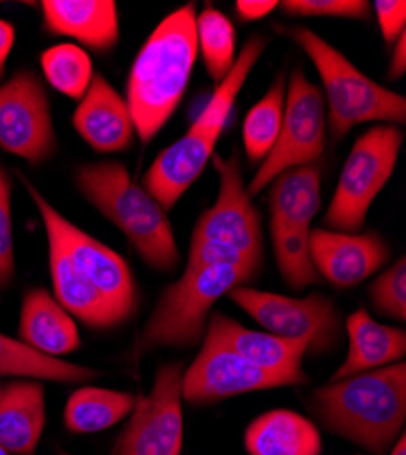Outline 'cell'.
I'll return each mask as SVG.
<instances>
[{"label":"cell","mask_w":406,"mask_h":455,"mask_svg":"<svg viewBox=\"0 0 406 455\" xmlns=\"http://www.w3.org/2000/svg\"><path fill=\"white\" fill-rule=\"evenodd\" d=\"M197 10L170 13L139 50L126 83V102L142 144L166 126L188 90L197 60Z\"/></svg>","instance_id":"obj_1"},{"label":"cell","mask_w":406,"mask_h":455,"mask_svg":"<svg viewBox=\"0 0 406 455\" xmlns=\"http://www.w3.org/2000/svg\"><path fill=\"white\" fill-rule=\"evenodd\" d=\"M306 404L328 432L372 455H386L404 434L406 364L401 361L330 381L315 388Z\"/></svg>","instance_id":"obj_2"},{"label":"cell","mask_w":406,"mask_h":455,"mask_svg":"<svg viewBox=\"0 0 406 455\" xmlns=\"http://www.w3.org/2000/svg\"><path fill=\"white\" fill-rule=\"evenodd\" d=\"M268 41L263 35H253L243 46L228 77L217 84L210 102L201 111L192 128L177 142L163 149L150 170L144 175V189L168 213L187 189L201 177L208 161L213 157L215 144L223 133L239 92L250 71L259 60Z\"/></svg>","instance_id":"obj_3"},{"label":"cell","mask_w":406,"mask_h":455,"mask_svg":"<svg viewBox=\"0 0 406 455\" xmlns=\"http://www.w3.org/2000/svg\"><path fill=\"white\" fill-rule=\"evenodd\" d=\"M76 182L86 201L119 228L147 267L173 272L180 253L168 213L131 179L124 164H84L77 170Z\"/></svg>","instance_id":"obj_4"},{"label":"cell","mask_w":406,"mask_h":455,"mask_svg":"<svg viewBox=\"0 0 406 455\" xmlns=\"http://www.w3.org/2000/svg\"><path fill=\"white\" fill-rule=\"evenodd\" d=\"M288 35L312 59L319 73L331 142L343 140L352 128L364 123L404 124L406 99L402 95L366 77L338 48L310 28H291Z\"/></svg>","instance_id":"obj_5"},{"label":"cell","mask_w":406,"mask_h":455,"mask_svg":"<svg viewBox=\"0 0 406 455\" xmlns=\"http://www.w3.org/2000/svg\"><path fill=\"white\" fill-rule=\"evenodd\" d=\"M257 274L243 267L211 264L187 268L166 286L139 337V354L166 347H192L206 333V319L215 302Z\"/></svg>","instance_id":"obj_6"},{"label":"cell","mask_w":406,"mask_h":455,"mask_svg":"<svg viewBox=\"0 0 406 455\" xmlns=\"http://www.w3.org/2000/svg\"><path fill=\"white\" fill-rule=\"evenodd\" d=\"M401 146L402 132L395 124L374 126L355 140L324 213L326 228L341 234L361 230L368 210L395 170Z\"/></svg>","instance_id":"obj_7"},{"label":"cell","mask_w":406,"mask_h":455,"mask_svg":"<svg viewBox=\"0 0 406 455\" xmlns=\"http://www.w3.org/2000/svg\"><path fill=\"white\" fill-rule=\"evenodd\" d=\"M326 128V104L321 90L306 79L301 68H295L286 88L277 142L250 180L248 196H259L277 175L290 168L317 163L324 154Z\"/></svg>","instance_id":"obj_8"},{"label":"cell","mask_w":406,"mask_h":455,"mask_svg":"<svg viewBox=\"0 0 406 455\" xmlns=\"http://www.w3.org/2000/svg\"><path fill=\"white\" fill-rule=\"evenodd\" d=\"M228 297L268 333L301 340L306 345V354L312 355L334 348L345 328L336 300L324 293H310L299 299L244 284L230 290Z\"/></svg>","instance_id":"obj_9"},{"label":"cell","mask_w":406,"mask_h":455,"mask_svg":"<svg viewBox=\"0 0 406 455\" xmlns=\"http://www.w3.org/2000/svg\"><path fill=\"white\" fill-rule=\"evenodd\" d=\"M20 179L28 196L39 210L43 222L50 224L59 234L81 275L102 297L121 324L128 321L137 310V288L128 262L117 251L60 215L24 175H20Z\"/></svg>","instance_id":"obj_10"},{"label":"cell","mask_w":406,"mask_h":455,"mask_svg":"<svg viewBox=\"0 0 406 455\" xmlns=\"http://www.w3.org/2000/svg\"><path fill=\"white\" fill-rule=\"evenodd\" d=\"M211 159L219 175V196L215 204L199 217L190 244L234 250L261 270L265 259L261 215L246 192L241 157L234 149L228 159L215 154Z\"/></svg>","instance_id":"obj_11"},{"label":"cell","mask_w":406,"mask_h":455,"mask_svg":"<svg viewBox=\"0 0 406 455\" xmlns=\"http://www.w3.org/2000/svg\"><path fill=\"white\" fill-rule=\"evenodd\" d=\"M57 146L50 97L33 71L22 69L0 86V148L39 166Z\"/></svg>","instance_id":"obj_12"},{"label":"cell","mask_w":406,"mask_h":455,"mask_svg":"<svg viewBox=\"0 0 406 455\" xmlns=\"http://www.w3.org/2000/svg\"><path fill=\"white\" fill-rule=\"evenodd\" d=\"M182 375L180 363L163 364L152 392L139 397L115 455H180L182 450Z\"/></svg>","instance_id":"obj_13"},{"label":"cell","mask_w":406,"mask_h":455,"mask_svg":"<svg viewBox=\"0 0 406 455\" xmlns=\"http://www.w3.org/2000/svg\"><path fill=\"white\" fill-rule=\"evenodd\" d=\"M288 387L281 377L248 363L204 333V343L182 375V401L211 404L246 392Z\"/></svg>","instance_id":"obj_14"},{"label":"cell","mask_w":406,"mask_h":455,"mask_svg":"<svg viewBox=\"0 0 406 455\" xmlns=\"http://www.w3.org/2000/svg\"><path fill=\"white\" fill-rule=\"evenodd\" d=\"M310 255L319 277L336 288H354L379 272L390 259V248L378 234H341L310 230Z\"/></svg>","instance_id":"obj_15"},{"label":"cell","mask_w":406,"mask_h":455,"mask_svg":"<svg viewBox=\"0 0 406 455\" xmlns=\"http://www.w3.org/2000/svg\"><path fill=\"white\" fill-rule=\"evenodd\" d=\"M206 326V335L213 337L217 343L225 345L257 368L281 377L288 387L310 383V377L303 370L306 345L301 340L250 330L223 314H213Z\"/></svg>","instance_id":"obj_16"},{"label":"cell","mask_w":406,"mask_h":455,"mask_svg":"<svg viewBox=\"0 0 406 455\" xmlns=\"http://www.w3.org/2000/svg\"><path fill=\"white\" fill-rule=\"evenodd\" d=\"M73 128L99 154H119L133 142V119L126 99L102 75H95L73 113Z\"/></svg>","instance_id":"obj_17"},{"label":"cell","mask_w":406,"mask_h":455,"mask_svg":"<svg viewBox=\"0 0 406 455\" xmlns=\"http://www.w3.org/2000/svg\"><path fill=\"white\" fill-rule=\"evenodd\" d=\"M44 28L106 53L119 43V13L114 0H44Z\"/></svg>","instance_id":"obj_18"},{"label":"cell","mask_w":406,"mask_h":455,"mask_svg":"<svg viewBox=\"0 0 406 455\" xmlns=\"http://www.w3.org/2000/svg\"><path fill=\"white\" fill-rule=\"evenodd\" d=\"M19 340L39 354L57 359L81 347L76 319L44 288L28 290L22 299Z\"/></svg>","instance_id":"obj_19"},{"label":"cell","mask_w":406,"mask_h":455,"mask_svg":"<svg viewBox=\"0 0 406 455\" xmlns=\"http://www.w3.org/2000/svg\"><path fill=\"white\" fill-rule=\"evenodd\" d=\"M46 427V392L36 379L12 381L0 394V446L33 455Z\"/></svg>","instance_id":"obj_20"},{"label":"cell","mask_w":406,"mask_h":455,"mask_svg":"<svg viewBox=\"0 0 406 455\" xmlns=\"http://www.w3.org/2000/svg\"><path fill=\"white\" fill-rule=\"evenodd\" d=\"M44 228L48 235L53 297L57 299L59 305L71 317H77L90 328L107 330L119 326V319L107 308V305L93 290V286L81 275L76 264H73L59 234L50 224H44Z\"/></svg>","instance_id":"obj_21"},{"label":"cell","mask_w":406,"mask_h":455,"mask_svg":"<svg viewBox=\"0 0 406 455\" xmlns=\"http://www.w3.org/2000/svg\"><path fill=\"white\" fill-rule=\"evenodd\" d=\"M345 328L348 333V354L330 381L401 363L406 355L404 330L378 323L364 308L348 315Z\"/></svg>","instance_id":"obj_22"},{"label":"cell","mask_w":406,"mask_h":455,"mask_svg":"<svg viewBox=\"0 0 406 455\" xmlns=\"http://www.w3.org/2000/svg\"><path fill=\"white\" fill-rule=\"evenodd\" d=\"M244 448L250 455H321L319 428L293 410H270L248 425Z\"/></svg>","instance_id":"obj_23"},{"label":"cell","mask_w":406,"mask_h":455,"mask_svg":"<svg viewBox=\"0 0 406 455\" xmlns=\"http://www.w3.org/2000/svg\"><path fill=\"white\" fill-rule=\"evenodd\" d=\"M270 224L299 226L310 230L321 210V168L317 163L290 168L270 182Z\"/></svg>","instance_id":"obj_24"},{"label":"cell","mask_w":406,"mask_h":455,"mask_svg":"<svg viewBox=\"0 0 406 455\" xmlns=\"http://www.w3.org/2000/svg\"><path fill=\"white\" fill-rule=\"evenodd\" d=\"M137 397L97 387L73 392L64 408V425L71 434H97L112 428L130 417Z\"/></svg>","instance_id":"obj_25"},{"label":"cell","mask_w":406,"mask_h":455,"mask_svg":"<svg viewBox=\"0 0 406 455\" xmlns=\"http://www.w3.org/2000/svg\"><path fill=\"white\" fill-rule=\"evenodd\" d=\"M0 375L57 381L68 385H86L100 373L93 368L50 357L24 345L22 340L0 333Z\"/></svg>","instance_id":"obj_26"},{"label":"cell","mask_w":406,"mask_h":455,"mask_svg":"<svg viewBox=\"0 0 406 455\" xmlns=\"http://www.w3.org/2000/svg\"><path fill=\"white\" fill-rule=\"evenodd\" d=\"M284 100L286 79L284 73H279L267 95L257 102L244 117L243 142L250 161H265L274 149L283 124Z\"/></svg>","instance_id":"obj_27"},{"label":"cell","mask_w":406,"mask_h":455,"mask_svg":"<svg viewBox=\"0 0 406 455\" xmlns=\"http://www.w3.org/2000/svg\"><path fill=\"white\" fill-rule=\"evenodd\" d=\"M197 50L203 55L210 77L220 84L235 64L237 35L230 19L208 4L197 15Z\"/></svg>","instance_id":"obj_28"},{"label":"cell","mask_w":406,"mask_h":455,"mask_svg":"<svg viewBox=\"0 0 406 455\" xmlns=\"http://www.w3.org/2000/svg\"><path fill=\"white\" fill-rule=\"evenodd\" d=\"M270 235L279 274L291 290L301 291L319 283V274L310 255V230L299 226L270 224Z\"/></svg>","instance_id":"obj_29"},{"label":"cell","mask_w":406,"mask_h":455,"mask_svg":"<svg viewBox=\"0 0 406 455\" xmlns=\"http://www.w3.org/2000/svg\"><path fill=\"white\" fill-rule=\"evenodd\" d=\"M46 81L62 95L81 100L88 92L95 73L90 55L76 44H57L41 55Z\"/></svg>","instance_id":"obj_30"},{"label":"cell","mask_w":406,"mask_h":455,"mask_svg":"<svg viewBox=\"0 0 406 455\" xmlns=\"http://www.w3.org/2000/svg\"><path fill=\"white\" fill-rule=\"evenodd\" d=\"M370 300L374 308L397 321L406 319V259L399 257L372 284Z\"/></svg>","instance_id":"obj_31"},{"label":"cell","mask_w":406,"mask_h":455,"mask_svg":"<svg viewBox=\"0 0 406 455\" xmlns=\"http://www.w3.org/2000/svg\"><path fill=\"white\" fill-rule=\"evenodd\" d=\"M277 8L295 17H339L355 20H368L372 17V6L366 0H284Z\"/></svg>","instance_id":"obj_32"},{"label":"cell","mask_w":406,"mask_h":455,"mask_svg":"<svg viewBox=\"0 0 406 455\" xmlns=\"http://www.w3.org/2000/svg\"><path fill=\"white\" fill-rule=\"evenodd\" d=\"M15 275V250L12 226V180L0 166V290L6 288Z\"/></svg>","instance_id":"obj_33"},{"label":"cell","mask_w":406,"mask_h":455,"mask_svg":"<svg viewBox=\"0 0 406 455\" xmlns=\"http://www.w3.org/2000/svg\"><path fill=\"white\" fill-rule=\"evenodd\" d=\"M374 8L385 41L388 44H395V41L404 33L406 3L404 0H378Z\"/></svg>","instance_id":"obj_34"},{"label":"cell","mask_w":406,"mask_h":455,"mask_svg":"<svg viewBox=\"0 0 406 455\" xmlns=\"http://www.w3.org/2000/svg\"><path fill=\"white\" fill-rule=\"evenodd\" d=\"M277 6L275 0H237L235 13L243 22H253L270 15Z\"/></svg>","instance_id":"obj_35"},{"label":"cell","mask_w":406,"mask_h":455,"mask_svg":"<svg viewBox=\"0 0 406 455\" xmlns=\"http://www.w3.org/2000/svg\"><path fill=\"white\" fill-rule=\"evenodd\" d=\"M15 44V28L12 22L0 19V79L6 73V62Z\"/></svg>","instance_id":"obj_36"},{"label":"cell","mask_w":406,"mask_h":455,"mask_svg":"<svg viewBox=\"0 0 406 455\" xmlns=\"http://www.w3.org/2000/svg\"><path fill=\"white\" fill-rule=\"evenodd\" d=\"M404 71H406V35L402 33L395 41V48H394L390 68H388V79L397 81L402 77Z\"/></svg>","instance_id":"obj_37"},{"label":"cell","mask_w":406,"mask_h":455,"mask_svg":"<svg viewBox=\"0 0 406 455\" xmlns=\"http://www.w3.org/2000/svg\"><path fill=\"white\" fill-rule=\"evenodd\" d=\"M390 455H406V437H404V434L395 441V444L390 450Z\"/></svg>","instance_id":"obj_38"},{"label":"cell","mask_w":406,"mask_h":455,"mask_svg":"<svg viewBox=\"0 0 406 455\" xmlns=\"http://www.w3.org/2000/svg\"><path fill=\"white\" fill-rule=\"evenodd\" d=\"M0 455H12L10 451H6L3 446H0Z\"/></svg>","instance_id":"obj_39"},{"label":"cell","mask_w":406,"mask_h":455,"mask_svg":"<svg viewBox=\"0 0 406 455\" xmlns=\"http://www.w3.org/2000/svg\"><path fill=\"white\" fill-rule=\"evenodd\" d=\"M57 455H71V453H68V451H64V450H59Z\"/></svg>","instance_id":"obj_40"},{"label":"cell","mask_w":406,"mask_h":455,"mask_svg":"<svg viewBox=\"0 0 406 455\" xmlns=\"http://www.w3.org/2000/svg\"><path fill=\"white\" fill-rule=\"evenodd\" d=\"M0 394H3V388H0Z\"/></svg>","instance_id":"obj_41"}]
</instances>
